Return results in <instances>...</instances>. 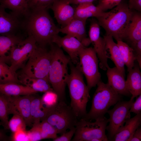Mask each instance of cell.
<instances>
[{"instance_id": "484cf974", "label": "cell", "mask_w": 141, "mask_h": 141, "mask_svg": "<svg viewBox=\"0 0 141 141\" xmlns=\"http://www.w3.org/2000/svg\"><path fill=\"white\" fill-rule=\"evenodd\" d=\"M23 39L18 37L0 35V61L10 62L11 49Z\"/></svg>"}, {"instance_id": "d4e9b609", "label": "cell", "mask_w": 141, "mask_h": 141, "mask_svg": "<svg viewBox=\"0 0 141 141\" xmlns=\"http://www.w3.org/2000/svg\"><path fill=\"white\" fill-rule=\"evenodd\" d=\"M10 96L0 92V121L5 130H9L8 116L17 112Z\"/></svg>"}, {"instance_id": "b9f144b4", "label": "cell", "mask_w": 141, "mask_h": 141, "mask_svg": "<svg viewBox=\"0 0 141 141\" xmlns=\"http://www.w3.org/2000/svg\"><path fill=\"white\" fill-rule=\"evenodd\" d=\"M128 5L131 10L135 9L139 11H141V0H129Z\"/></svg>"}, {"instance_id": "836d02e7", "label": "cell", "mask_w": 141, "mask_h": 141, "mask_svg": "<svg viewBox=\"0 0 141 141\" xmlns=\"http://www.w3.org/2000/svg\"><path fill=\"white\" fill-rule=\"evenodd\" d=\"M38 125L41 130L46 136L48 139H53L57 137L58 134L56 129L48 122L43 120Z\"/></svg>"}, {"instance_id": "52a82bcc", "label": "cell", "mask_w": 141, "mask_h": 141, "mask_svg": "<svg viewBox=\"0 0 141 141\" xmlns=\"http://www.w3.org/2000/svg\"><path fill=\"white\" fill-rule=\"evenodd\" d=\"M51 54L45 47L37 45L22 68V75L28 77L42 78L49 81V72Z\"/></svg>"}, {"instance_id": "f6af8a7d", "label": "cell", "mask_w": 141, "mask_h": 141, "mask_svg": "<svg viewBox=\"0 0 141 141\" xmlns=\"http://www.w3.org/2000/svg\"><path fill=\"white\" fill-rule=\"evenodd\" d=\"M9 138L3 132L0 130V141H7Z\"/></svg>"}, {"instance_id": "f35d334b", "label": "cell", "mask_w": 141, "mask_h": 141, "mask_svg": "<svg viewBox=\"0 0 141 141\" xmlns=\"http://www.w3.org/2000/svg\"><path fill=\"white\" fill-rule=\"evenodd\" d=\"M135 55L136 60L141 68V39L131 44Z\"/></svg>"}, {"instance_id": "d6a6232c", "label": "cell", "mask_w": 141, "mask_h": 141, "mask_svg": "<svg viewBox=\"0 0 141 141\" xmlns=\"http://www.w3.org/2000/svg\"><path fill=\"white\" fill-rule=\"evenodd\" d=\"M41 97L43 104L45 107H50L55 105L58 102L57 95L53 91H49L45 93Z\"/></svg>"}, {"instance_id": "8992f818", "label": "cell", "mask_w": 141, "mask_h": 141, "mask_svg": "<svg viewBox=\"0 0 141 141\" xmlns=\"http://www.w3.org/2000/svg\"><path fill=\"white\" fill-rule=\"evenodd\" d=\"M78 119L70 105L64 101H58L54 105L46 107L45 115L41 121L48 122L61 135L75 127Z\"/></svg>"}, {"instance_id": "277c9868", "label": "cell", "mask_w": 141, "mask_h": 141, "mask_svg": "<svg viewBox=\"0 0 141 141\" xmlns=\"http://www.w3.org/2000/svg\"><path fill=\"white\" fill-rule=\"evenodd\" d=\"M69 64L70 73L66 84L70 98V106L79 119L87 113L86 108L90 99V90L84 82L82 73L70 62Z\"/></svg>"}, {"instance_id": "7dc6e473", "label": "cell", "mask_w": 141, "mask_h": 141, "mask_svg": "<svg viewBox=\"0 0 141 141\" xmlns=\"http://www.w3.org/2000/svg\"><path fill=\"white\" fill-rule=\"evenodd\" d=\"M1 1H2V0H1ZM1 1V0H0V1Z\"/></svg>"}, {"instance_id": "e0dca14e", "label": "cell", "mask_w": 141, "mask_h": 141, "mask_svg": "<svg viewBox=\"0 0 141 141\" xmlns=\"http://www.w3.org/2000/svg\"><path fill=\"white\" fill-rule=\"evenodd\" d=\"M107 83L119 94L126 96L131 94L127 89L125 76L116 67H108L107 69Z\"/></svg>"}, {"instance_id": "f546056e", "label": "cell", "mask_w": 141, "mask_h": 141, "mask_svg": "<svg viewBox=\"0 0 141 141\" xmlns=\"http://www.w3.org/2000/svg\"><path fill=\"white\" fill-rule=\"evenodd\" d=\"M125 65L128 72L134 67L136 58L132 48L122 40L117 41Z\"/></svg>"}, {"instance_id": "d590c367", "label": "cell", "mask_w": 141, "mask_h": 141, "mask_svg": "<svg viewBox=\"0 0 141 141\" xmlns=\"http://www.w3.org/2000/svg\"><path fill=\"white\" fill-rule=\"evenodd\" d=\"M122 0H99L97 6L103 12L111 9L118 5Z\"/></svg>"}, {"instance_id": "8d00e7d4", "label": "cell", "mask_w": 141, "mask_h": 141, "mask_svg": "<svg viewBox=\"0 0 141 141\" xmlns=\"http://www.w3.org/2000/svg\"><path fill=\"white\" fill-rule=\"evenodd\" d=\"M27 132L29 141H38L42 139L38 124L33 125L32 128Z\"/></svg>"}, {"instance_id": "ba28073f", "label": "cell", "mask_w": 141, "mask_h": 141, "mask_svg": "<svg viewBox=\"0 0 141 141\" xmlns=\"http://www.w3.org/2000/svg\"><path fill=\"white\" fill-rule=\"evenodd\" d=\"M94 122L81 118L75 126V131L72 141H92L98 139L101 141H109L105 134L108 119L105 117Z\"/></svg>"}, {"instance_id": "6da1fadb", "label": "cell", "mask_w": 141, "mask_h": 141, "mask_svg": "<svg viewBox=\"0 0 141 141\" xmlns=\"http://www.w3.org/2000/svg\"><path fill=\"white\" fill-rule=\"evenodd\" d=\"M23 25L27 35L32 37L37 44L41 47L53 43V37L59 32V28L45 9H30L24 19Z\"/></svg>"}, {"instance_id": "4fadbf2b", "label": "cell", "mask_w": 141, "mask_h": 141, "mask_svg": "<svg viewBox=\"0 0 141 141\" xmlns=\"http://www.w3.org/2000/svg\"><path fill=\"white\" fill-rule=\"evenodd\" d=\"M100 26L97 21L92 20L89 32V38L100 61V67L105 70L109 67L108 63V58L104 39L101 36Z\"/></svg>"}, {"instance_id": "603a6c76", "label": "cell", "mask_w": 141, "mask_h": 141, "mask_svg": "<svg viewBox=\"0 0 141 141\" xmlns=\"http://www.w3.org/2000/svg\"><path fill=\"white\" fill-rule=\"evenodd\" d=\"M0 92L11 96L33 95L37 93L28 86L15 83L0 84Z\"/></svg>"}, {"instance_id": "f1b7e54d", "label": "cell", "mask_w": 141, "mask_h": 141, "mask_svg": "<svg viewBox=\"0 0 141 141\" xmlns=\"http://www.w3.org/2000/svg\"><path fill=\"white\" fill-rule=\"evenodd\" d=\"M46 107L44 106L41 97L34 96L31 104V114L33 125L40 122L44 117Z\"/></svg>"}, {"instance_id": "5bb4252c", "label": "cell", "mask_w": 141, "mask_h": 141, "mask_svg": "<svg viewBox=\"0 0 141 141\" xmlns=\"http://www.w3.org/2000/svg\"><path fill=\"white\" fill-rule=\"evenodd\" d=\"M52 43L62 48L68 54L70 61L74 64L78 63L80 52L86 47L76 38L68 34L63 37L56 35L53 37Z\"/></svg>"}, {"instance_id": "8fae6325", "label": "cell", "mask_w": 141, "mask_h": 141, "mask_svg": "<svg viewBox=\"0 0 141 141\" xmlns=\"http://www.w3.org/2000/svg\"><path fill=\"white\" fill-rule=\"evenodd\" d=\"M37 45L34 38L28 36L13 46L10 51L9 66L12 71L16 73L17 70L23 67Z\"/></svg>"}, {"instance_id": "e575fe53", "label": "cell", "mask_w": 141, "mask_h": 141, "mask_svg": "<svg viewBox=\"0 0 141 141\" xmlns=\"http://www.w3.org/2000/svg\"><path fill=\"white\" fill-rule=\"evenodd\" d=\"M55 0H30V9L43 8L48 9Z\"/></svg>"}, {"instance_id": "d6986e66", "label": "cell", "mask_w": 141, "mask_h": 141, "mask_svg": "<svg viewBox=\"0 0 141 141\" xmlns=\"http://www.w3.org/2000/svg\"><path fill=\"white\" fill-rule=\"evenodd\" d=\"M125 125L114 136L110 141H128L134 132L141 125V113L126 121Z\"/></svg>"}, {"instance_id": "3957f363", "label": "cell", "mask_w": 141, "mask_h": 141, "mask_svg": "<svg viewBox=\"0 0 141 141\" xmlns=\"http://www.w3.org/2000/svg\"><path fill=\"white\" fill-rule=\"evenodd\" d=\"M51 59L49 72V81L54 91L57 95L58 101H64L66 82L69 74L68 65L69 56L54 43L50 45Z\"/></svg>"}, {"instance_id": "4dcf8cb0", "label": "cell", "mask_w": 141, "mask_h": 141, "mask_svg": "<svg viewBox=\"0 0 141 141\" xmlns=\"http://www.w3.org/2000/svg\"><path fill=\"white\" fill-rule=\"evenodd\" d=\"M19 83L16 73L11 70L7 63L0 61V84Z\"/></svg>"}, {"instance_id": "30bf717a", "label": "cell", "mask_w": 141, "mask_h": 141, "mask_svg": "<svg viewBox=\"0 0 141 141\" xmlns=\"http://www.w3.org/2000/svg\"><path fill=\"white\" fill-rule=\"evenodd\" d=\"M134 98L128 101H119L112 109L107 112L109 115V124L106 127L109 141L124 126L126 121L131 118L129 110Z\"/></svg>"}, {"instance_id": "cb8c5ba5", "label": "cell", "mask_w": 141, "mask_h": 141, "mask_svg": "<svg viewBox=\"0 0 141 141\" xmlns=\"http://www.w3.org/2000/svg\"><path fill=\"white\" fill-rule=\"evenodd\" d=\"M30 0H2L1 3L17 16L24 19L29 13Z\"/></svg>"}, {"instance_id": "ee69618b", "label": "cell", "mask_w": 141, "mask_h": 141, "mask_svg": "<svg viewBox=\"0 0 141 141\" xmlns=\"http://www.w3.org/2000/svg\"><path fill=\"white\" fill-rule=\"evenodd\" d=\"M97 0H68L70 4H79L86 2H92Z\"/></svg>"}, {"instance_id": "7402d4cb", "label": "cell", "mask_w": 141, "mask_h": 141, "mask_svg": "<svg viewBox=\"0 0 141 141\" xmlns=\"http://www.w3.org/2000/svg\"><path fill=\"white\" fill-rule=\"evenodd\" d=\"M125 39L131 44L141 39V14L133 12Z\"/></svg>"}, {"instance_id": "7c38bea8", "label": "cell", "mask_w": 141, "mask_h": 141, "mask_svg": "<svg viewBox=\"0 0 141 141\" xmlns=\"http://www.w3.org/2000/svg\"><path fill=\"white\" fill-rule=\"evenodd\" d=\"M0 4V35L22 38L21 33L26 34L23 25V19L10 12L8 13Z\"/></svg>"}, {"instance_id": "1f68e13d", "label": "cell", "mask_w": 141, "mask_h": 141, "mask_svg": "<svg viewBox=\"0 0 141 141\" xmlns=\"http://www.w3.org/2000/svg\"><path fill=\"white\" fill-rule=\"evenodd\" d=\"M8 121V127L12 133L20 130H26V125L22 116L18 113L13 114Z\"/></svg>"}, {"instance_id": "83f0119b", "label": "cell", "mask_w": 141, "mask_h": 141, "mask_svg": "<svg viewBox=\"0 0 141 141\" xmlns=\"http://www.w3.org/2000/svg\"><path fill=\"white\" fill-rule=\"evenodd\" d=\"M19 80L20 83L30 87L37 93H45L48 91H53L49 82L43 79L30 77L21 75Z\"/></svg>"}, {"instance_id": "44dd1931", "label": "cell", "mask_w": 141, "mask_h": 141, "mask_svg": "<svg viewBox=\"0 0 141 141\" xmlns=\"http://www.w3.org/2000/svg\"><path fill=\"white\" fill-rule=\"evenodd\" d=\"M138 64H135L133 68L128 71L126 80L128 90L134 98L141 94V73Z\"/></svg>"}, {"instance_id": "4316f807", "label": "cell", "mask_w": 141, "mask_h": 141, "mask_svg": "<svg viewBox=\"0 0 141 141\" xmlns=\"http://www.w3.org/2000/svg\"><path fill=\"white\" fill-rule=\"evenodd\" d=\"M74 18L87 20L90 17L97 18L101 16L103 13L92 2H86L78 4L75 9Z\"/></svg>"}, {"instance_id": "ac0fdd59", "label": "cell", "mask_w": 141, "mask_h": 141, "mask_svg": "<svg viewBox=\"0 0 141 141\" xmlns=\"http://www.w3.org/2000/svg\"><path fill=\"white\" fill-rule=\"evenodd\" d=\"M34 95L10 96L11 101L15 109L22 117L26 126H30L32 124L31 107L32 100Z\"/></svg>"}, {"instance_id": "ffe728a7", "label": "cell", "mask_w": 141, "mask_h": 141, "mask_svg": "<svg viewBox=\"0 0 141 141\" xmlns=\"http://www.w3.org/2000/svg\"><path fill=\"white\" fill-rule=\"evenodd\" d=\"M103 38L105 42L107 52L108 51L109 55L108 58H110L115 67L125 76V64L117 43L114 42L113 37L111 36L106 35Z\"/></svg>"}, {"instance_id": "bcb514c9", "label": "cell", "mask_w": 141, "mask_h": 141, "mask_svg": "<svg viewBox=\"0 0 141 141\" xmlns=\"http://www.w3.org/2000/svg\"><path fill=\"white\" fill-rule=\"evenodd\" d=\"M1 125H2V124L1 122L0 121V126H1Z\"/></svg>"}, {"instance_id": "7a4b0ae2", "label": "cell", "mask_w": 141, "mask_h": 141, "mask_svg": "<svg viewBox=\"0 0 141 141\" xmlns=\"http://www.w3.org/2000/svg\"><path fill=\"white\" fill-rule=\"evenodd\" d=\"M133 12L126 3L121 2L108 12H104L97 18L100 26L116 41L125 39Z\"/></svg>"}, {"instance_id": "ab89813d", "label": "cell", "mask_w": 141, "mask_h": 141, "mask_svg": "<svg viewBox=\"0 0 141 141\" xmlns=\"http://www.w3.org/2000/svg\"><path fill=\"white\" fill-rule=\"evenodd\" d=\"M75 131V127L70 129L68 132H66L53 139L54 141H70L71 140Z\"/></svg>"}, {"instance_id": "5b68a950", "label": "cell", "mask_w": 141, "mask_h": 141, "mask_svg": "<svg viewBox=\"0 0 141 141\" xmlns=\"http://www.w3.org/2000/svg\"><path fill=\"white\" fill-rule=\"evenodd\" d=\"M93 96L91 108L83 118L90 121L103 118L111 106L122 99V95L115 91L107 83L101 81Z\"/></svg>"}, {"instance_id": "7bdbcfd3", "label": "cell", "mask_w": 141, "mask_h": 141, "mask_svg": "<svg viewBox=\"0 0 141 141\" xmlns=\"http://www.w3.org/2000/svg\"><path fill=\"white\" fill-rule=\"evenodd\" d=\"M141 141V128L139 127L134 132L128 141Z\"/></svg>"}, {"instance_id": "9c48e42d", "label": "cell", "mask_w": 141, "mask_h": 141, "mask_svg": "<svg viewBox=\"0 0 141 141\" xmlns=\"http://www.w3.org/2000/svg\"><path fill=\"white\" fill-rule=\"evenodd\" d=\"M78 57L76 67L85 77L87 86L90 90L101 80L96 53L93 48L86 47L80 52Z\"/></svg>"}, {"instance_id": "74e56055", "label": "cell", "mask_w": 141, "mask_h": 141, "mask_svg": "<svg viewBox=\"0 0 141 141\" xmlns=\"http://www.w3.org/2000/svg\"><path fill=\"white\" fill-rule=\"evenodd\" d=\"M10 138L13 141H29L27 131L26 130H20L12 133Z\"/></svg>"}, {"instance_id": "9a60e30c", "label": "cell", "mask_w": 141, "mask_h": 141, "mask_svg": "<svg viewBox=\"0 0 141 141\" xmlns=\"http://www.w3.org/2000/svg\"><path fill=\"white\" fill-rule=\"evenodd\" d=\"M50 8L53 11L54 17L61 28L66 26L74 18L75 10L68 0H55Z\"/></svg>"}, {"instance_id": "60d3db41", "label": "cell", "mask_w": 141, "mask_h": 141, "mask_svg": "<svg viewBox=\"0 0 141 141\" xmlns=\"http://www.w3.org/2000/svg\"><path fill=\"white\" fill-rule=\"evenodd\" d=\"M132 103L129 111L137 114L141 113V94L138 96Z\"/></svg>"}, {"instance_id": "2e32d148", "label": "cell", "mask_w": 141, "mask_h": 141, "mask_svg": "<svg viewBox=\"0 0 141 141\" xmlns=\"http://www.w3.org/2000/svg\"><path fill=\"white\" fill-rule=\"evenodd\" d=\"M86 20L74 18L66 26L59 28V32L74 37L86 47L91 43L89 38L87 37L85 26Z\"/></svg>"}]
</instances>
